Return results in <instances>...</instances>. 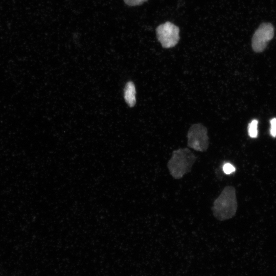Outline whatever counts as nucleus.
I'll use <instances>...</instances> for the list:
<instances>
[{
  "label": "nucleus",
  "instance_id": "1a4fd4ad",
  "mask_svg": "<svg viewBox=\"0 0 276 276\" xmlns=\"http://www.w3.org/2000/svg\"><path fill=\"white\" fill-rule=\"evenodd\" d=\"M271 128L270 133L272 136L276 137V118H272L270 121Z\"/></svg>",
  "mask_w": 276,
  "mask_h": 276
},
{
  "label": "nucleus",
  "instance_id": "7ed1b4c3",
  "mask_svg": "<svg viewBox=\"0 0 276 276\" xmlns=\"http://www.w3.org/2000/svg\"><path fill=\"white\" fill-rule=\"evenodd\" d=\"M188 145L198 151H205L209 146L206 128L201 124L191 126L188 132Z\"/></svg>",
  "mask_w": 276,
  "mask_h": 276
},
{
  "label": "nucleus",
  "instance_id": "0eeeda50",
  "mask_svg": "<svg viewBox=\"0 0 276 276\" xmlns=\"http://www.w3.org/2000/svg\"><path fill=\"white\" fill-rule=\"evenodd\" d=\"M258 121L257 120H253L248 124V133L249 136L251 138H256L258 136Z\"/></svg>",
  "mask_w": 276,
  "mask_h": 276
},
{
  "label": "nucleus",
  "instance_id": "39448f33",
  "mask_svg": "<svg viewBox=\"0 0 276 276\" xmlns=\"http://www.w3.org/2000/svg\"><path fill=\"white\" fill-rule=\"evenodd\" d=\"M274 36V28L269 22L261 24L255 31L251 40L252 50L257 53L262 52Z\"/></svg>",
  "mask_w": 276,
  "mask_h": 276
},
{
  "label": "nucleus",
  "instance_id": "f03ea898",
  "mask_svg": "<svg viewBox=\"0 0 276 276\" xmlns=\"http://www.w3.org/2000/svg\"><path fill=\"white\" fill-rule=\"evenodd\" d=\"M196 157L188 148H180L174 151L167 164L171 175L175 179H180L189 173Z\"/></svg>",
  "mask_w": 276,
  "mask_h": 276
},
{
  "label": "nucleus",
  "instance_id": "20e7f679",
  "mask_svg": "<svg viewBox=\"0 0 276 276\" xmlns=\"http://www.w3.org/2000/svg\"><path fill=\"white\" fill-rule=\"evenodd\" d=\"M156 32L157 39L164 48H172L179 41V28L170 21L158 26Z\"/></svg>",
  "mask_w": 276,
  "mask_h": 276
},
{
  "label": "nucleus",
  "instance_id": "9d476101",
  "mask_svg": "<svg viewBox=\"0 0 276 276\" xmlns=\"http://www.w3.org/2000/svg\"><path fill=\"white\" fill-rule=\"evenodd\" d=\"M126 4L130 6L140 5L147 0H124Z\"/></svg>",
  "mask_w": 276,
  "mask_h": 276
},
{
  "label": "nucleus",
  "instance_id": "423d86ee",
  "mask_svg": "<svg viewBox=\"0 0 276 276\" xmlns=\"http://www.w3.org/2000/svg\"><path fill=\"white\" fill-rule=\"evenodd\" d=\"M135 87L132 81L128 82L124 89V99L127 104L130 107H133L135 104Z\"/></svg>",
  "mask_w": 276,
  "mask_h": 276
},
{
  "label": "nucleus",
  "instance_id": "f257e3e1",
  "mask_svg": "<svg viewBox=\"0 0 276 276\" xmlns=\"http://www.w3.org/2000/svg\"><path fill=\"white\" fill-rule=\"evenodd\" d=\"M237 207L235 189L232 186H227L215 200L212 210L217 219L223 221L234 217Z\"/></svg>",
  "mask_w": 276,
  "mask_h": 276
},
{
  "label": "nucleus",
  "instance_id": "6e6552de",
  "mask_svg": "<svg viewBox=\"0 0 276 276\" xmlns=\"http://www.w3.org/2000/svg\"><path fill=\"white\" fill-rule=\"evenodd\" d=\"M223 170L226 174H229L235 171V168L229 163H226L223 166Z\"/></svg>",
  "mask_w": 276,
  "mask_h": 276
}]
</instances>
